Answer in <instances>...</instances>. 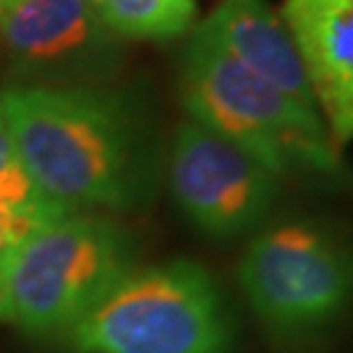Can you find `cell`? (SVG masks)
Here are the masks:
<instances>
[{
  "label": "cell",
  "instance_id": "277c9868",
  "mask_svg": "<svg viewBox=\"0 0 353 353\" xmlns=\"http://www.w3.org/2000/svg\"><path fill=\"white\" fill-rule=\"evenodd\" d=\"M236 341L225 290L191 259L134 267L63 338L76 353H233Z\"/></svg>",
  "mask_w": 353,
  "mask_h": 353
},
{
  "label": "cell",
  "instance_id": "5b68a950",
  "mask_svg": "<svg viewBox=\"0 0 353 353\" xmlns=\"http://www.w3.org/2000/svg\"><path fill=\"white\" fill-rule=\"evenodd\" d=\"M239 285L267 338L299 351L327 338L351 312L353 249L319 220H280L246 246Z\"/></svg>",
  "mask_w": 353,
  "mask_h": 353
},
{
  "label": "cell",
  "instance_id": "3957f363",
  "mask_svg": "<svg viewBox=\"0 0 353 353\" xmlns=\"http://www.w3.org/2000/svg\"><path fill=\"white\" fill-rule=\"evenodd\" d=\"M134 267L137 246L121 223L68 212L26 236L0 267V322L63 341Z\"/></svg>",
  "mask_w": 353,
  "mask_h": 353
},
{
  "label": "cell",
  "instance_id": "4fadbf2b",
  "mask_svg": "<svg viewBox=\"0 0 353 353\" xmlns=\"http://www.w3.org/2000/svg\"><path fill=\"white\" fill-rule=\"evenodd\" d=\"M3 3H6V0H3ZM0 8H3V6H0Z\"/></svg>",
  "mask_w": 353,
  "mask_h": 353
},
{
  "label": "cell",
  "instance_id": "52a82bcc",
  "mask_svg": "<svg viewBox=\"0 0 353 353\" xmlns=\"http://www.w3.org/2000/svg\"><path fill=\"white\" fill-rule=\"evenodd\" d=\"M0 39L26 84H102L123 63V39L102 24L92 0H6Z\"/></svg>",
  "mask_w": 353,
  "mask_h": 353
},
{
  "label": "cell",
  "instance_id": "7a4b0ae2",
  "mask_svg": "<svg viewBox=\"0 0 353 353\" xmlns=\"http://www.w3.org/2000/svg\"><path fill=\"white\" fill-rule=\"evenodd\" d=\"M181 100L191 121L249 152L280 181L343 176L322 115L243 68L202 24L183 48Z\"/></svg>",
  "mask_w": 353,
  "mask_h": 353
},
{
  "label": "cell",
  "instance_id": "9c48e42d",
  "mask_svg": "<svg viewBox=\"0 0 353 353\" xmlns=\"http://www.w3.org/2000/svg\"><path fill=\"white\" fill-rule=\"evenodd\" d=\"M202 26L243 68L293 102L319 113L301 52L283 16L267 0H220Z\"/></svg>",
  "mask_w": 353,
  "mask_h": 353
},
{
  "label": "cell",
  "instance_id": "8992f818",
  "mask_svg": "<svg viewBox=\"0 0 353 353\" xmlns=\"http://www.w3.org/2000/svg\"><path fill=\"white\" fill-rule=\"evenodd\" d=\"M168 183L191 225L228 243L265 228L283 181L249 152L189 118L170 144Z\"/></svg>",
  "mask_w": 353,
  "mask_h": 353
},
{
  "label": "cell",
  "instance_id": "30bf717a",
  "mask_svg": "<svg viewBox=\"0 0 353 353\" xmlns=\"http://www.w3.org/2000/svg\"><path fill=\"white\" fill-rule=\"evenodd\" d=\"M118 39H176L196 26V0H92Z\"/></svg>",
  "mask_w": 353,
  "mask_h": 353
},
{
  "label": "cell",
  "instance_id": "6da1fadb",
  "mask_svg": "<svg viewBox=\"0 0 353 353\" xmlns=\"http://www.w3.org/2000/svg\"><path fill=\"white\" fill-rule=\"evenodd\" d=\"M0 108L29 178L68 212H126L157 191L160 152L150 113L102 84H21Z\"/></svg>",
  "mask_w": 353,
  "mask_h": 353
},
{
  "label": "cell",
  "instance_id": "8fae6325",
  "mask_svg": "<svg viewBox=\"0 0 353 353\" xmlns=\"http://www.w3.org/2000/svg\"><path fill=\"white\" fill-rule=\"evenodd\" d=\"M0 204L29 217L37 225H48L52 220L68 214V210L50 202L29 178L24 163L19 157V150L13 144L3 108H0Z\"/></svg>",
  "mask_w": 353,
  "mask_h": 353
},
{
  "label": "cell",
  "instance_id": "ba28073f",
  "mask_svg": "<svg viewBox=\"0 0 353 353\" xmlns=\"http://www.w3.org/2000/svg\"><path fill=\"white\" fill-rule=\"evenodd\" d=\"M280 16L301 52L332 144L353 139V0H283Z\"/></svg>",
  "mask_w": 353,
  "mask_h": 353
},
{
  "label": "cell",
  "instance_id": "5bb4252c",
  "mask_svg": "<svg viewBox=\"0 0 353 353\" xmlns=\"http://www.w3.org/2000/svg\"><path fill=\"white\" fill-rule=\"evenodd\" d=\"M0 6H3V0H0Z\"/></svg>",
  "mask_w": 353,
  "mask_h": 353
},
{
  "label": "cell",
  "instance_id": "7c38bea8",
  "mask_svg": "<svg viewBox=\"0 0 353 353\" xmlns=\"http://www.w3.org/2000/svg\"><path fill=\"white\" fill-rule=\"evenodd\" d=\"M37 228H42V225L32 223L24 214L8 210L6 204H0V267L6 265V259L16 252V246H19L26 236H32Z\"/></svg>",
  "mask_w": 353,
  "mask_h": 353
}]
</instances>
